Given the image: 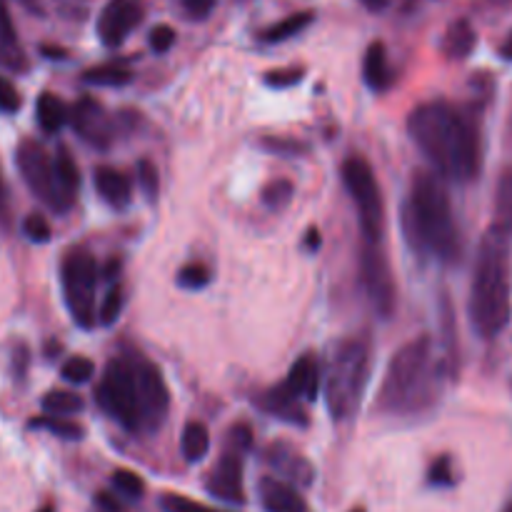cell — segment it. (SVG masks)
<instances>
[{"instance_id":"9f6ffc18","label":"cell","mask_w":512,"mask_h":512,"mask_svg":"<svg viewBox=\"0 0 512 512\" xmlns=\"http://www.w3.org/2000/svg\"><path fill=\"white\" fill-rule=\"evenodd\" d=\"M38 512H55V508H53V505L48 503V505H43V508H40Z\"/></svg>"},{"instance_id":"ab89813d","label":"cell","mask_w":512,"mask_h":512,"mask_svg":"<svg viewBox=\"0 0 512 512\" xmlns=\"http://www.w3.org/2000/svg\"><path fill=\"white\" fill-rule=\"evenodd\" d=\"M263 148L270 150L273 155H303L308 153V145L300 143L293 138H278V135H270L263 140Z\"/></svg>"},{"instance_id":"f907efd6","label":"cell","mask_w":512,"mask_h":512,"mask_svg":"<svg viewBox=\"0 0 512 512\" xmlns=\"http://www.w3.org/2000/svg\"><path fill=\"white\" fill-rule=\"evenodd\" d=\"M305 248L308 250H318L320 248V233L318 230H308V238H305Z\"/></svg>"},{"instance_id":"4dcf8cb0","label":"cell","mask_w":512,"mask_h":512,"mask_svg":"<svg viewBox=\"0 0 512 512\" xmlns=\"http://www.w3.org/2000/svg\"><path fill=\"white\" fill-rule=\"evenodd\" d=\"M210 280H213V273H210L208 265L203 263L183 265V268L178 270V275H175V283L183 290H203L208 288Z\"/></svg>"},{"instance_id":"74e56055","label":"cell","mask_w":512,"mask_h":512,"mask_svg":"<svg viewBox=\"0 0 512 512\" xmlns=\"http://www.w3.org/2000/svg\"><path fill=\"white\" fill-rule=\"evenodd\" d=\"M428 483L433 485V488H453L455 468L450 455H440L438 460H433V465H430L428 470Z\"/></svg>"},{"instance_id":"ffe728a7","label":"cell","mask_w":512,"mask_h":512,"mask_svg":"<svg viewBox=\"0 0 512 512\" xmlns=\"http://www.w3.org/2000/svg\"><path fill=\"white\" fill-rule=\"evenodd\" d=\"M363 80L373 93H385V90L393 88L395 70L390 68L388 48H385V43H380V40L370 43V48L365 50Z\"/></svg>"},{"instance_id":"5b68a950","label":"cell","mask_w":512,"mask_h":512,"mask_svg":"<svg viewBox=\"0 0 512 512\" xmlns=\"http://www.w3.org/2000/svg\"><path fill=\"white\" fill-rule=\"evenodd\" d=\"M373 368V350L365 338H348L335 348L325 375V405L335 423H345L358 413Z\"/></svg>"},{"instance_id":"ee69618b","label":"cell","mask_w":512,"mask_h":512,"mask_svg":"<svg viewBox=\"0 0 512 512\" xmlns=\"http://www.w3.org/2000/svg\"><path fill=\"white\" fill-rule=\"evenodd\" d=\"M228 445L230 450H235V453L245 455L250 448H253V430H250L248 425H235V428H230L228 433Z\"/></svg>"},{"instance_id":"7c38bea8","label":"cell","mask_w":512,"mask_h":512,"mask_svg":"<svg viewBox=\"0 0 512 512\" xmlns=\"http://www.w3.org/2000/svg\"><path fill=\"white\" fill-rule=\"evenodd\" d=\"M143 20L138 0H108L100 10L98 35L105 48H120Z\"/></svg>"},{"instance_id":"7dc6e473","label":"cell","mask_w":512,"mask_h":512,"mask_svg":"<svg viewBox=\"0 0 512 512\" xmlns=\"http://www.w3.org/2000/svg\"><path fill=\"white\" fill-rule=\"evenodd\" d=\"M0 223H8V188H5L3 173H0Z\"/></svg>"},{"instance_id":"6f0895ef","label":"cell","mask_w":512,"mask_h":512,"mask_svg":"<svg viewBox=\"0 0 512 512\" xmlns=\"http://www.w3.org/2000/svg\"><path fill=\"white\" fill-rule=\"evenodd\" d=\"M503 512H512V500H510V503H508V508H505Z\"/></svg>"},{"instance_id":"ac0fdd59","label":"cell","mask_w":512,"mask_h":512,"mask_svg":"<svg viewBox=\"0 0 512 512\" xmlns=\"http://www.w3.org/2000/svg\"><path fill=\"white\" fill-rule=\"evenodd\" d=\"M285 388L295 395V398L313 403L320 393V365L313 355H303L290 365V373L285 378Z\"/></svg>"},{"instance_id":"83f0119b","label":"cell","mask_w":512,"mask_h":512,"mask_svg":"<svg viewBox=\"0 0 512 512\" xmlns=\"http://www.w3.org/2000/svg\"><path fill=\"white\" fill-rule=\"evenodd\" d=\"M40 408L48 415H60V418H68V415L80 413L85 408L83 398L78 393H70V390H50L40 400Z\"/></svg>"},{"instance_id":"db71d44e","label":"cell","mask_w":512,"mask_h":512,"mask_svg":"<svg viewBox=\"0 0 512 512\" xmlns=\"http://www.w3.org/2000/svg\"><path fill=\"white\" fill-rule=\"evenodd\" d=\"M508 140H510V145H512V113H510V120H508Z\"/></svg>"},{"instance_id":"cb8c5ba5","label":"cell","mask_w":512,"mask_h":512,"mask_svg":"<svg viewBox=\"0 0 512 512\" xmlns=\"http://www.w3.org/2000/svg\"><path fill=\"white\" fill-rule=\"evenodd\" d=\"M35 115H38V125L43 133L55 135L63 130V125L70 120V110L65 108L63 100L53 93H43L35 103Z\"/></svg>"},{"instance_id":"484cf974","label":"cell","mask_w":512,"mask_h":512,"mask_svg":"<svg viewBox=\"0 0 512 512\" xmlns=\"http://www.w3.org/2000/svg\"><path fill=\"white\" fill-rule=\"evenodd\" d=\"M210 450V433L203 423L193 420L183 428V435H180V453L188 463H200V460L208 455Z\"/></svg>"},{"instance_id":"8d00e7d4","label":"cell","mask_w":512,"mask_h":512,"mask_svg":"<svg viewBox=\"0 0 512 512\" xmlns=\"http://www.w3.org/2000/svg\"><path fill=\"white\" fill-rule=\"evenodd\" d=\"M160 510L163 512H228V510H218L210 508V505L198 503V500H190L185 495H175V493H165L160 498Z\"/></svg>"},{"instance_id":"603a6c76","label":"cell","mask_w":512,"mask_h":512,"mask_svg":"<svg viewBox=\"0 0 512 512\" xmlns=\"http://www.w3.org/2000/svg\"><path fill=\"white\" fill-rule=\"evenodd\" d=\"M55 165V180H58V190L63 195V203L65 208H73L75 198H78V190H80V170L75 158L70 155V150L65 145H60L58 153L53 158Z\"/></svg>"},{"instance_id":"ba28073f","label":"cell","mask_w":512,"mask_h":512,"mask_svg":"<svg viewBox=\"0 0 512 512\" xmlns=\"http://www.w3.org/2000/svg\"><path fill=\"white\" fill-rule=\"evenodd\" d=\"M98 260L83 248H73L63 255L60 263V285L63 298L73 315L75 325L90 330L98 323V308H95V290H98Z\"/></svg>"},{"instance_id":"680465c9","label":"cell","mask_w":512,"mask_h":512,"mask_svg":"<svg viewBox=\"0 0 512 512\" xmlns=\"http://www.w3.org/2000/svg\"><path fill=\"white\" fill-rule=\"evenodd\" d=\"M350 512H368L365 508H355V510H350Z\"/></svg>"},{"instance_id":"7402d4cb","label":"cell","mask_w":512,"mask_h":512,"mask_svg":"<svg viewBox=\"0 0 512 512\" xmlns=\"http://www.w3.org/2000/svg\"><path fill=\"white\" fill-rule=\"evenodd\" d=\"M478 45V33L470 25V20H455L448 25L443 40H440V53L448 60H465L473 55Z\"/></svg>"},{"instance_id":"6da1fadb","label":"cell","mask_w":512,"mask_h":512,"mask_svg":"<svg viewBox=\"0 0 512 512\" xmlns=\"http://www.w3.org/2000/svg\"><path fill=\"white\" fill-rule=\"evenodd\" d=\"M408 135L443 180L470 183L480 175L483 145L478 125L450 103L433 100L413 108Z\"/></svg>"},{"instance_id":"f546056e","label":"cell","mask_w":512,"mask_h":512,"mask_svg":"<svg viewBox=\"0 0 512 512\" xmlns=\"http://www.w3.org/2000/svg\"><path fill=\"white\" fill-rule=\"evenodd\" d=\"M30 428H38V430H48L50 435L55 438H63V440H80L83 438V428L78 423L68 418H60V415H40V418L30 420Z\"/></svg>"},{"instance_id":"c3c4849f","label":"cell","mask_w":512,"mask_h":512,"mask_svg":"<svg viewBox=\"0 0 512 512\" xmlns=\"http://www.w3.org/2000/svg\"><path fill=\"white\" fill-rule=\"evenodd\" d=\"M100 273H103L108 280H115V278H118V273H120V263L115 258L108 260V263H105V268L100 270Z\"/></svg>"},{"instance_id":"8fae6325","label":"cell","mask_w":512,"mask_h":512,"mask_svg":"<svg viewBox=\"0 0 512 512\" xmlns=\"http://www.w3.org/2000/svg\"><path fill=\"white\" fill-rule=\"evenodd\" d=\"M135 375H138V388H140V403H143V418L145 430H158L165 423L170 410V390L165 383L163 373L155 363H150L143 355L133 353Z\"/></svg>"},{"instance_id":"836d02e7","label":"cell","mask_w":512,"mask_h":512,"mask_svg":"<svg viewBox=\"0 0 512 512\" xmlns=\"http://www.w3.org/2000/svg\"><path fill=\"white\" fill-rule=\"evenodd\" d=\"M123 300V288H120V285H113L98 305V323L105 325V328L118 323L120 313H123Z\"/></svg>"},{"instance_id":"4fadbf2b","label":"cell","mask_w":512,"mask_h":512,"mask_svg":"<svg viewBox=\"0 0 512 512\" xmlns=\"http://www.w3.org/2000/svg\"><path fill=\"white\" fill-rule=\"evenodd\" d=\"M265 465L275 473V478H283L293 483L295 488H310L315 483V468L300 450L288 443H270L263 453Z\"/></svg>"},{"instance_id":"f5cc1de1","label":"cell","mask_w":512,"mask_h":512,"mask_svg":"<svg viewBox=\"0 0 512 512\" xmlns=\"http://www.w3.org/2000/svg\"><path fill=\"white\" fill-rule=\"evenodd\" d=\"M500 55H503L505 60H512V33L505 38V43L500 45Z\"/></svg>"},{"instance_id":"1f68e13d","label":"cell","mask_w":512,"mask_h":512,"mask_svg":"<svg viewBox=\"0 0 512 512\" xmlns=\"http://www.w3.org/2000/svg\"><path fill=\"white\" fill-rule=\"evenodd\" d=\"M115 493H120L128 500H140L145 495V483L138 473L133 470H115L113 478H110Z\"/></svg>"},{"instance_id":"9a60e30c","label":"cell","mask_w":512,"mask_h":512,"mask_svg":"<svg viewBox=\"0 0 512 512\" xmlns=\"http://www.w3.org/2000/svg\"><path fill=\"white\" fill-rule=\"evenodd\" d=\"M70 125L85 143L95 145V148H105L113 138V125H110L103 105L93 98H80L70 108Z\"/></svg>"},{"instance_id":"2e32d148","label":"cell","mask_w":512,"mask_h":512,"mask_svg":"<svg viewBox=\"0 0 512 512\" xmlns=\"http://www.w3.org/2000/svg\"><path fill=\"white\" fill-rule=\"evenodd\" d=\"M258 498L265 512H310L308 503L293 483L283 478H263L258 483Z\"/></svg>"},{"instance_id":"b9f144b4","label":"cell","mask_w":512,"mask_h":512,"mask_svg":"<svg viewBox=\"0 0 512 512\" xmlns=\"http://www.w3.org/2000/svg\"><path fill=\"white\" fill-rule=\"evenodd\" d=\"M20 105H23V98H20L18 88H15L8 78H3V75H0V110L8 115H13V113H18Z\"/></svg>"},{"instance_id":"681fc988","label":"cell","mask_w":512,"mask_h":512,"mask_svg":"<svg viewBox=\"0 0 512 512\" xmlns=\"http://www.w3.org/2000/svg\"><path fill=\"white\" fill-rule=\"evenodd\" d=\"M360 3H363L370 13H380V10L388 8V0H360Z\"/></svg>"},{"instance_id":"f1b7e54d","label":"cell","mask_w":512,"mask_h":512,"mask_svg":"<svg viewBox=\"0 0 512 512\" xmlns=\"http://www.w3.org/2000/svg\"><path fill=\"white\" fill-rule=\"evenodd\" d=\"M495 225L512 235V168L505 170L495 188Z\"/></svg>"},{"instance_id":"9c48e42d","label":"cell","mask_w":512,"mask_h":512,"mask_svg":"<svg viewBox=\"0 0 512 512\" xmlns=\"http://www.w3.org/2000/svg\"><path fill=\"white\" fill-rule=\"evenodd\" d=\"M15 165H18L25 185H28L35 198L43 200L55 213H68V208L63 203V195L58 190V180H55L53 158H50L48 150L38 140H23L18 145V150H15Z\"/></svg>"},{"instance_id":"d6986e66","label":"cell","mask_w":512,"mask_h":512,"mask_svg":"<svg viewBox=\"0 0 512 512\" xmlns=\"http://www.w3.org/2000/svg\"><path fill=\"white\" fill-rule=\"evenodd\" d=\"M260 408H263L265 413L273 415V418L283 420V423L300 425V428H305V425L310 423L308 413H305L303 408V400L295 398L285 385H278V388L268 390L265 398L260 400Z\"/></svg>"},{"instance_id":"3957f363","label":"cell","mask_w":512,"mask_h":512,"mask_svg":"<svg viewBox=\"0 0 512 512\" xmlns=\"http://www.w3.org/2000/svg\"><path fill=\"white\" fill-rule=\"evenodd\" d=\"M403 233L413 253L430 255L445 265L460 260V230L438 173H418L413 178L410 198L403 208Z\"/></svg>"},{"instance_id":"bcb514c9","label":"cell","mask_w":512,"mask_h":512,"mask_svg":"<svg viewBox=\"0 0 512 512\" xmlns=\"http://www.w3.org/2000/svg\"><path fill=\"white\" fill-rule=\"evenodd\" d=\"M95 508H98V512H123V503L115 495L98 493L95 495Z\"/></svg>"},{"instance_id":"60d3db41","label":"cell","mask_w":512,"mask_h":512,"mask_svg":"<svg viewBox=\"0 0 512 512\" xmlns=\"http://www.w3.org/2000/svg\"><path fill=\"white\" fill-rule=\"evenodd\" d=\"M303 80V70L298 68H283V70H270L265 75V85L268 88H293Z\"/></svg>"},{"instance_id":"d590c367","label":"cell","mask_w":512,"mask_h":512,"mask_svg":"<svg viewBox=\"0 0 512 512\" xmlns=\"http://www.w3.org/2000/svg\"><path fill=\"white\" fill-rule=\"evenodd\" d=\"M138 185H140V190H143V195L150 200V203L158 198L160 175H158V168H155L153 160H148V158L138 160Z\"/></svg>"},{"instance_id":"30bf717a","label":"cell","mask_w":512,"mask_h":512,"mask_svg":"<svg viewBox=\"0 0 512 512\" xmlns=\"http://www.w3.org/2000/svg\"><path fill=\"white\" fill-rule=\"evenodd\" d=\"M378 245L380 243H365L363 255H360V283H363L365 295H368L375 313L388 320L395 313L398 290H395V278L388 258Z\"/></svg>"},{"instance_id":"277c9868","label":"cell","mask_w":512,"mask_h":512,"mask_svg":"<svg viewBox=\"0 0 512 512\" xmlns=\"http://www.w3.org/2000/svg\"><path fill=\"white\" fill-rule=\"evenodd\" d=\"M445 373H453V368L435 355L433 338H413L390 358L378 393V408L390 415L423 413L438 400Z\"/></svg>"},{"instance_id":"e0dca14e","label":"cell","mask_w":512,"mask_h":512,"mask_svg":"<svg viewBox=\"0 0 512 512\" xmlns=\"http://www.w3.org/2000/svg\"><path fill=\"white\" fill-rule=\"evenodd\" d=\"M0 70H8V73L28 70V55L20 45L18 30H15L5 0H0Z\"/></svg>"},{"instance_id":"7bdbcfd3","label":"cell","mask_w":512,"mask_h":512,"mask_svg":"<svg viewBox=\"0 0 512 512\" xmlns=\"http://www.w3.org/2000/svg\"><path fill=\"white\" fill-rule=\"evenodd\" d=\"M175 40H178V33H175L170 25H158V28L150 30V48H153L155 53H168L175 45Z\"/></svg>"},{"instance_id":"f6af8a7d","label":"cell","mask_w":512,"mask_h":512,"mask_svg":"<svg viewBox=\"0 0 512 512\" xmlns=\"http://www.w3.org/2000/svg\"><path fill=\"white\" fill-rule=\"evenodd\" d=\"M183 10L188 13V18L193 20H208L213 15L218 0H180Z\"/></svg>"},{"instance_id":"f35d334b","label":"cell","mask_w":512,"mask_h":512,"mask_svg":"<svg viewBox=\"0 0 512 512\" xmlns=\"http://www.w3.org/2000/svg\"><path fill=\"white\" fill-rule=\"evenodd\" d=\"M23 233L30 243H48L53 238V230H50V223L40 213H30L28 218L23 220Z\"/></svg>"},{"instance_id":"d4e9b609","label":"cell","mask_w":512,"mask_h":512,"mask_svg":"<svg viewBox=\"0 0 512 512\" xmlns=\"http://www.w3.org/2000/svg\"><path fill=\"white\" fill-rule=\"evenodd\" d=\"M315 20V13L313 10H300V13H293L288 15V18L278 20V23L270 25L268 30H263V35H260V40L263 43H285V40L295 38V35L303 33L305 28H310Z\"/></svg>"},{"instance_id":"7a4b0ae2","label":"cell","mask_w":512,"mask_h":512,"mask_svg":"<svg viewBox=\"0 0 512 512\" xmlns=\"http://www.w3.org/2000/svg\"><path fill=\"white\" fill-rule=\"evenodd\" d=\"M468 313L473 330L485 340L498 338L512 318V243L498 225L483 235L478 248Z\"/></svg>"},{"instance_id":"e575fe53","label":"cell","mask_w":512,"mask_h":512,"mask_svg":"<svg viewBox=\"0 0 512 512\" xmlns=\"http://www.w3.org/2000/svg\"><path fill=\"white\" fill-rule=\"evenodd\" d=\"M60 375H63L68 383L83 385L95 375V363L90 358H83V355H75V358L65 360L63 368H60Z\"/></svg>"},{"instance_id":"8992f818","label":"cell","mask_w":512,"mask_h":512,"mask_svg":"<svg viewBox=\"0 0 512 512\" xmlns=\"http://www.w3.org/2000/svg\"><path fill=\"white\" fill-rule=\"evenodd\" d=\"M95 403L108 418H113L120 428L128 433L145 430L143 403H140L138 375H135L133 355L113 358L103 370L98 388H95Z\"/></svg>"},{"instance_id":"5bb4252c","label":"cell","mask_w":512,"mask_h":512,"mask_svg":"<svg viewBox=\"0 0 512 512\" xmlns=\"http://www.w3.org/2000/svg\"><path fill=\"white\" fill-rule=\"evenodd\" d=\"M205 488H208V493L213 495V498H218L220 503L245 505L243 455L235 453V450H228V453L218 460L213 473L208 475Z\"/></svg>"},{"instance_id":"d6a6232c","label":"cell","mask_w":512,"mask_h":512,"mask_svg":"<svg viewBox=\"0 0 512 512\" xmlns=\"http://www.w3.org/2000/svg\"><path fill=\"white\" fill-rule=\"evenodd\" d=\"M293 195H295V185L290 183V180L278 178L263 188V203L265 208L270 210H283L285 205L293 200Z\"/></svg>"},{"instance_id":"44dd1931","label":"cell","mask_w":512,"mask_h":512,"mask_svg":"<svg viewBox=\"0 0 512 512\" xmlns=\"http://www.w3.org/2000/svg\"><path fill=\"white\" fill-rule=\"evenodd\" d=\"M93 180L98 195L110 208H128V203L133 200V185H130V180L120 170L110 168V165H100V168H95Z\"/></svg>"},{"instance_id":"4316f807","label":"cell","mask_w":512,"mask_h":512,"mask_svg":"<svg viewBox=\"0 0 512 512\" xmlns=\"http://www.w3.org/2000/svg\"><path fill=\"white\" fill-rule=\"evenodd\" d=\"M83 80L88 85H98V88H123L133 80V73L118 63H105L85 70Z\"/></svg>"},{"instance_id":"11a10c76","label":"cell","mask_w":512,"mask_h":512,"mask_svg":"<svg viewBox=\"0 0 512 512\" xmlns=\"http://www.w3.org/2000/svg\"><path fill=\"white\" fill-rule=\"evenodd\" d=\"M490 3H493V5H510L512 0H490Z\"/></svg>"},{"instance_id":"816d5d0a","label":"cell","mask_w":512,"mask_h":512,"mask_svg":"<svg viewBox=\"0 0 512 512\" xmlns=\"http://www.w3.org/2000/svg\"><path fill=\"white\" fill-rule=\"evenodd\" d=\"M18 3L23 5L25 10H30V13H35V15L43 13V3H40V0H18Z\"/></svg>"},{"instance_id":"52a82bcc","label":"cell","mask_w":512,"mask_h":512,"mask_svg":"<svg viewBox=\"0 0 512 512\" xmlns=\"http://www.w3.org/2000/svg\"><path fill=\"white\" fill-rule=\"evenodd\" d=\"M340 178L358 210L360 233H363L365 243H380L385 228V203L373 165L360 155H350L340 165Z\"/></svg>"}]
</instances>
